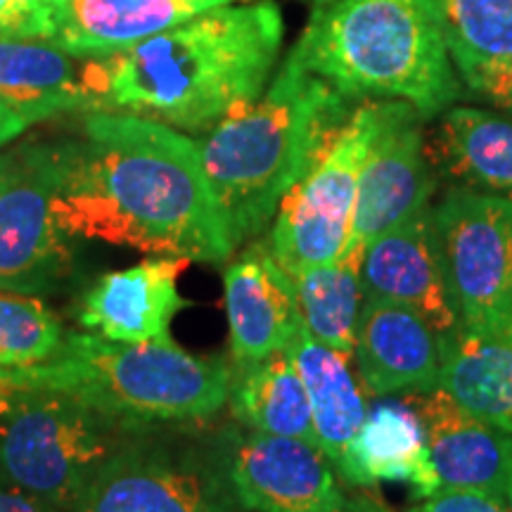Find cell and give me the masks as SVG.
<instances>
[{"mask_svg":"<svg viewBox=\"0 0 512 512\" xmlns=\"http://www.w3.org/2000/svg\"><path fill=\"white\" fill-rule=\"evenodd\" d=\"M55 209L69 238L223 264L233 245L202 150L176 128L126 112H88L60 143Z\"/></svg>","mask_w":512,"mask_h":512,"instance_id":"6da1fadb","label":"cell"},{"mask_svg":"<svg viewBox=\"0 0 512 512\" xmlns=\"http://www.w3.org/2000/svg\"><path fill=\"white\" fill-rule=\"evenodd\" d=\"M283 34L275 3L221 5L133 46L88 55L83 88L93 112L211 131L264 93Z\"/></svg>","mask_w":512,"mask_h":512,"instance_id":"7a4b0ae2","label":"cell"},{"mask_svg":"<svg viewBox=\"0 0 512 512\" xmlns=\"http://www.w3.org/2000/svg\"><path fill=\"white\" fill-rule=\"evenodd\" d=\"M349 100L290 53L264 95L211 128L200 143L202 162L235 247L275 219L344 126Z\"/></svg>","mask_w":512,"mask_h":512,"instance_id":"3957f363","label":"cell"},{"mask_svg":"<svg viewBox=\"0 0 512 512\" xmlns=\"http://www.w3.org/2000/svg\"><path fill=\"white\" fill-rule=\"evenodd\" d=\"M290 53L347 98L403 100L422 119L463 93L432 0H330Z\"/></svg>","mask_w":512,"mask_h":512,"instance_id":"277c9868","label":"cell"},{"mask_svg":"<svg viewBox=\"0 0 512 512\" xmlns=\"http://www.w3.org/2000/svg\"><path fill=\"white\" fill-rule=\"evenodd\" d=\"M22 370L24 392L74 396L131 430L159 422H195L228 403L233 366L221 356H195L174 339L110 342L69 332L48 361Z\"/></svg>","mask_w":512,"mask_h":512,"instance_id":"5b68a950","label":"cell"},{"mask_svg":"<svg viewBox=\"0 0 512 512\" xmlns=\"http://www.w3.org/2000/svg\"><path fill=\"white\" fill-rule=\"evenodd\" d=\"M133 434L74 396L27 389L0 413V477L57 512H72Z\"/></svg>","mask_w":512,"mask_h":512,"instance_id":"8992f818","label":"cell"},{"mask_svg":"<svg viewBox=\"0 0 512 512\" xmlns=\"http://www.w3.org/2000/svg\"><path fill=\"white\" fill-rule=\"evenodd\" d=\"M382 100L351 110L335 140L283 197L268 247L287 273L299 275L342 256L349 242L358 174L380 126Z\"/></svg>","mask_w":512,"mask_h":512,"instance_id":"52a82bcc","label":"cell"},{"mask_svg":"<svg viewBox=\"0 0 512 512\" xmlns=\"http://www.w3.org/2000/svg\"><path fill=\"white\" fill-rule=\"evenodd\" d=\"M432 221L458 330L491 337L512 304V197L451 188Z\"/></svg>","mask_w":512,"mask_h":512,"instance_id":"ba28073f","label":"cell"},{"mask_svg":"<svg viewBox=\"0 0 512 512\" xmlns=\"http://www.w3.org/2000/svg\"><path fill=\"white\" fill-rule=\"evenodd\" d=\"M57 188L60 143H24L0 155V290L46 292L72 268Z\"/></svg>","mask_w":512,"mask_h":512,"instance_id":"9c48e42d","label":"cell"},{"mask_svg":"<svg viewBox=\"0 0 512 512\" xmlns=\"http://www.w3.org/2000/svg\"><path fill=\"white\" fill-rule=\"evenodd\" d=\"M420 114L403 100H382V117L358 174L347 247L366 249L384 230L430 207L434 176Z\"/></svg>","mask_w":512,"mask_h":512,"instance_id":"30bf717a","label":"cell"},{"mask_svg":"<svg viewBox=\"0 0 512 512\" xmlns=\"http://www.w3.org/2000/svg\"><path fill=\"white\" fill-rule=\"evenodd\" d=\"M228 489L249 512H335L344 498L335 467L316 444L259 432L235 448Z\"/></svg>","mask_w":512,"mask_h":512,"instance_id":"8fae6325","label":"cell"},{"mask_svg":"<svg viewBox=\"0 0 512 512\" xmlns=\"http://www.w3.org/2000/svg\"><path fill=\"white\" fill-rule=\"evenodd\" d=\"M72 512H233L214 477L131 441L83 491Z\"/></svg>","mask_w":512,"mask_h":512,"instance_id":"7c38bea8","label":"cell"},{"mask_svg":"<svg viewBox=\"0 0 512 512\" xmlns=\"http://www.w3.org/2000/svg\"><path fill=\"white\" fill-rule=\"evenodd\" d=\"M361 285L366 297L399 302L418 311L437 335L458 330V313L448 292L432 207L384 230L363 254Z\"/></svg>","mask_w":512,"mask_h":512,"instance_id":"4fadbf2b","label":"cell"},{"mask_svg":"<svg viewBox=\"0 0 512 512\" xmlns=\"http://www.w3.org/2000/svg\"><path fill=\"white\" fill-rule=\"evenodd\" d=\"M223 302L233 366L285 351L302 325L292 275L278 264L268 242H252L226 266Z\"/></svg>","mask_w":512,"mask_h":512,"instance_id":"5bb4252c","label":"cell"},{"mask_svg":"<svg viewBox=\"0 0 512 512\" xmlns=\"http://www.w3.org/2000/svg\"><path fill=\"white\" fill-rule=\"evenodd\" d=\"M188 264V259L162 256L100 275L81 297V328L124 344L171 339V323L190 306L178 292Z\"/></svg>","mask_w":512,"mask_h":512,"instance_id":"9a60e30c","label":"cell"},{"mask_svg":"<svg viewBox=\"0 0 512 512\" xmlns=\"http://www.w3.org/2000/svg\"><path fill=\"white\" fill-rule=\"evenodd\" d=\"M420 415L437 491H484L505 498L512 470V434L467 415L441 389L403 394ZM434 491V494H437Z\"/></svg>","mask_w":512,"mask_h":512,"instance_id":"2e32d148","label":"cell"},{"mask_svg":"<svg viewBox=\"0 0 512 512\" xmlns=\"http://www.w3.org/2000/svg\"><path fill=\"white\" fill-rule=\"evenodd\" d=\"M354 356L375 396L425 394L439 387V335L418 311L399 302L366 297Z\"/></svg>","mask_w":512,"mask_h":512,"instance_id":"e0dca14e","label":"cell"},{"mask_svg":"<svg viewBox=\"0 0 512 512\" xmlns=\"http://www.w3.org/2000/svg\"><path fill=\"white\" fill-rule=\"evenodd\" d=\"M233 0H55L46 36L67 53H110Z\"/></svg>","mask_w":512,"mask_h":512,"instance_id":"ac0fdd59","label":"cell"},{"mask_svg":"<svg viewBox=\"0 0 512 512\" xmlns=\"http://www.w3.org/2000/svg\"><path fill=\"white\" fill-rule=\"evenodd\" d=\"M337 475L361 489L406 482L415 498L432 496L437 484L427 456V434L411 403L403 396L373 403Z\"/></svg>","mask_w":512,"mask_h":512,"instance_id":"d6986e66","label":"cell"},{"mask_svg":"<svg viewBox=\"0 0 512 512\" xmlns=\"http://www.w3.org/2000/svg\"><path fill=\"white\" fill-rule=\"evenodd\" d=\"M76 57L48 38L0 36V95L31 124L64 112H93Z\"/></svg>","mask_w":512,"mask_h":512,"instance_id":"ffe728a7","label":"cell"},{"mask_svg":"<svg viewBox=\"0 0 512 512\" xmlns=\"http://www.w3.org/2000/svg\"><path fill=\"white\" fill-rule=\"evenodd\" d=\"M287 354L309 394L313 430L320 451L328 456L335 472H339L368 415L366 399L358 389L347 358L311 337L304 323L287 344Z\"/></svg>","mask_w":512,"mask_h":512,"instance_id":"44dd1931","label":"cell"},{"mask_svg":"<svg viewBox=\"0 0 512 512\" xmlns=\"http://www.w3.org/2000/svg\"><path fill=\"white\" fill-rule=\"evenodd\" d=\"M439 389L467 415L512 434V342L453 330L439 335Z\"/></svg>","mask_w":512,"mask_h":512,"instance_id":"7402d4cb","label":"cell"},{"mask_svg":"<svg viewBox=\"0 0 512 512\" xmlns=\"http://www.w3.org/2000/svg\"><path fill=\"white\" fill-rule=\"evenodd\" d=\"M465 188L512 197V121L477 107H448L427 150Z\"/></svg>","mask_w":512,"mask_h":512,"instance_id":"603a6c76","label":"cell"},{"mask_svg":"<svg viewBox=\"0 0 512 512\" xmlns=\"http://www.w3.org/2000/svg\"><path fill=\"white\" fill-rule=\"evenodd\" d=\"M228 406L252 432L304 439L318 446L309 394L287 349L247 366H233Z\"/></svg>","mask_w":512,"mask_h":512,"instance_id":"cb8c5ba5","label":"cell"},{"mask_svg":"<svg viewBox=\"0 0 512 512\" xmlns=\"http://www.w3.org/2000/svg\"><path fill=\"white\" fill-rule=\"evenodd\" d=\"M363 254L366 249L361 247H344L332 264L309 268L292 278L304 328L347 361L354 356L361 316Z\"/></svg>","mask_w":512,"mask_h":512,"instance_id":"d4e9b609","label":"cell"},{"mask_svg":"<svg viewBox=\"0 0 512 512\" xmlns=\"http://www.w3.org/2000/svg\"><path fill=\"white\" fill-rule=\"evenodd\" d=\"M460 79L512 62V0H432Z\"/></svg>","mask_w":512,"mask_h":512,"instance_id":"484cf974","label":"cell"},{"mask_svg":"<svg viewBox=\"0 0 512 512\" xmlns=\"http://www.w3.org/2000/svg\"><path fill=\"white\" fill-rule=\"evenodd\" d=\"M60 318L34 294L0 290V368H29L62 347Z\"/></svg>","mask_w":512,"mask_h":512,"instance_id":"4316f807","label":"cell"},{"mask_svg":"<svg viewBox=\"0 0 512 512\" xmlns=\"http://www.w3.org/2000/svg\"><path fill=\"white\" fill-rule=\"evenodd\" d=\"M406 512H510L503 496L484 491L441 489L437 494L420 498Z\"/></svg>","mask_w":512,"mask_h":512,"instance_id":"83f0119b","label":"cell"},{"mask_svg":"<svg viewBox=\"0 0 512 512\" xmlns=\"http://www.w3.org/2000/svg\"><path fill=\"white\" fill-rule=\"evenodd\" d=\"M467 86L472 91L486 95L489 100H494L503 110L512 112V62L482 69V72L467 79Z\"/></svg>","mask_w":512,"mask_h":512,"instance_id":"f1b7e54d","label":"cell"},{"mask_svg":"<svg viewBox=\"0 0 512 512\" xmlns=\"http://www.w3.org/2000/svg\"><path fill=\"white\" fill-rule=\"evenodd\" d=\"M19 19V36L43 38L55 0H12Z\"/></svg>","mask_w":512,"mask_h":512,"instance_id":"f546056e","label":"cell"},{"mask_svg":"<svg viewBox=\"0 0 512 512\" xmlns=\"http://www.w3.org/2000/svg\"><path fill=\"white\" fill-rule=\"evenodd\" d=\"M0 512H57L48 503L38 501L36 496L17 489L8 479L0 477Z\"/></svg>","mask_w":512,"mask_h":512,"instance_id":"4dcf8cb0","label":"cell"},{"mask_svg":"<svg viewBox=\"0 0 512 512\" xmlns=\"http://www.w3.org/2000/svg\"><path fill=\"white\" fill-rule=\"evenodd\" d=\"M31 126V121L0 95V147L8 145Z\"/></svg>","mask_w":512,"mask_h":512,"instance_id":"1f68e13d","label":"cell"},{"mask_svg":"<svg viewBox=\"0 0 512 512\" xmlns=\"http://www.w3.org/2000/svg\"><path fill=\"white\" fill-rule=\"evenodd\" d=\"M335 512H392L375 491H356V494L344 496Z\"/></svg>","mask_w":512,"mask_h":512,"instance_id":"d6a6232c","label":"cell"},{"mask_svg":"<svg viewBox=\"0 0 512 512\" xmlns=\"http://www.w3.org/2000/svg\"><path fill=\"white\" fill-rule=\"evenodd\" d=\"M19 392H24L22 370L19 368H0V413L10 406Z\"/></svg>","mask_w":512,"mask_h":512,"instance_id":"836d02e7","label":"cell"},{"mask_svg":"<svg viewBox=\"0 0 512 512\" xmlns=\"http://www.w3.org/2000/svg\"><path fill=\"white\" fill-rule=\"evenodd\" d=\"M0 36H19V19L12 0H0Z\"/></svg>","mask_w":512,"mask_h":512,"instance_id":"e575fe53","label":"cell"},{"mask_svg":"<svg viewBox=\"0 0 512 512\" xmlns=\"http://www.w3.org/2000/svg\"><path fill=\"white\" fill-rule=\"evenodd\" d=\"M491 337H501V339H510L512 342V304H510V309H508V313H505V318H503V323L498 325V330L494 332V335Z\"/></svg>","mask_w":512,"mask_h":512,"instance_id":"d590c367","label":"cell"},{"mask_svg":"<svg viewBox=\"0 0 512 512\" xmlns=\"http://www.w3.org/2000/svg\"><path fill=\"white\" fill-rule=\"evenodd\" d=\"M505 503H508V510L512 512V470H510V477H508V489H505Z\"/></svg>","mask_w":512,"mask_h":512,"instance_id":"8d00e7d4","label":"cell"},{"mask_svg":"<svg viewBox=\"0 0 512 512\" xmlns=\"http://www.w3.org/2000/svg\"><path fill=\"white\" fill-rule=\"evenodd\" d=\"M313 3H316V5H325V3H330V0H313Z\"/></svg>","mask_w":512,"mask_h":512,"instance_id":"74e56055","label":"cell"}]
</instances>
